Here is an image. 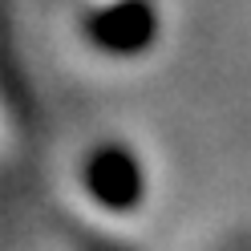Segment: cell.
I'll return each instance as SVG.
<instances>
[{
  "label": "cell",
  "instance_id": "cell-1",
  "mask_svg": "<svg viewBox=\"0 0 251 251\" xmlns=\"http://www.w3.org/2000/svg\"><path fill=\"white\" fill-rule=\"evenodd\" d=\"M85 191L93 195V202H101L105 211H134L142 202L146 191V178H142V166L130 150L122 146H101L85 158Z\"/></svg>",
  "mask_w": 251,
  "mask_h": 251
},
{
  "label": "cell",
  "instance_id": "cell-2",
  "mask_svg": "<svg viewBox=\"0 0 251 251\" xmlns=\"http://www.w3.org/2000/svg\"><path fill=\"white\" fill-rule=\"evenodd\" d=\"M89 41L105 53H142L154 41V12L142 0H118L85 21Z\"/></svg>",
  "mask_w": 251,
  "mask_h": 251
}]
</instances>
